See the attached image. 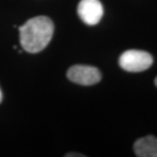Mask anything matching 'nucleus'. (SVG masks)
Wrapping results in <instances>:
<instances>
[{
    "label": "nucleus",
    "mask_w": 157,
    "mask_h": 157,
    "mask_svg": "<svg viewBox=\"0 0 157 157\" xmlns=\"http://www.w3.org/2000/svg\"><path fill=\"white\" fill-rule=\"evenodd\" d=\"M155 86H157V77L155 78Z\"/></svg>",
    "instance_id": "nucleus-8"
},
{
    "label": "nucleus",
    "mask_w": 157,
    "mask_h": 157,
    "mask_svg": "<svg viewBox=\"0 0 157 157\" xmlns=\"http://www.w3.org/2000/svg\"><path fill=\"white\" fill-rule=\"evenodd\" d=\"M67 78L74 83L82 86L97 84L101 79V74L98 68L92 66L75 65L68 69Z\"/></svg>",
    "instance_id": "nucleus-3"
},
{
    "label": "nucleus",
    "mask_w": 157,
    "mask_h": 157,
    "mask_svg": "<svg viewBox=\"0 0 157 157\" xmlns=\"http://www.w3.org/2000/svg\"><path fill=\"white\" fill-rule=\"evenodd\" d=\"M54 32L53 23L48 17L38 16L27 20L19 27V39L23 49L37 53L50 43Z\"/></svg>",
    "instance_id": "nucleus-1"
},
{
    "label": "nucleus",
    "mask_w": 157,
    "mask_h": 157,
    "mask_svg": "<svg viewBox=\"0 0 157 157\" xmlns=\"http://www.w3.org/2000/svg\"><path fill=\"white\" fill-rule=\"evenodd\" d=\"M153 62L154 59L150 53L140 50L126 51L119 59L120 67L131 73L143 72L151 67Z\"/></svg>",
    "instance_id": "nucleus-2"
},
{
    "label": "nucleus",
    "mask_w": 157,
    "mask_h": 157,
    "mask_svg": "<svg viewBox=\"0 0 157 157\" xmlns=\"http://www.w3.org/2000/svg\"><path fill=\"white\" fill-rule=\"evenodd\" d=\"M78 15L88 25H95L101 21L104 10L100 0H81L78 5Z\"/></svg>",
    "instance_id": "nucleus-4"
},
{
    "label": "nucleus",
    "mask_w": 157,
    "mask_h": 157,
    "mask_svg": "<svg viewBox=\"0 0 157 157\" xmlns=\"http://www.w3.org/2000/svg\"><path fill=\"white\" fill-rule=\"evenodd\" d=\"M3 100V94H2V91H1V88H0V103Z\"/></svg>",
    "instance_id": "nucleus-7"
},
{
    "label": "nucleus",
    "mask_w": 157,
    "mask_h": 157,
    "mask_svg": "<svg viewBox=\"0 0 157 157\" xmlns=\"http://www.w3.org/2000/svg\"><path fill=\"white\" fill-rule=\"evenodd\" d=\"M67 156L73 157V156H85V155H79V154H78V155H73V154H71V155H67Z\"/></svg>",
    "instance_id": "nucleus-6"
},
{
    "label": "nucleus",
    "mask_w": 157,
    "mask_h": 157,
    "mask_svg": "<svg viewBox=\"0 0 157 157\" xmlns=\"http://www.w3.org/2000/svg\"><path fill=\"white\" fill-rule=\"evenodd\" d=\"M134 151L138 157H157V138L147 135L138 139L134 144Z\"/></svg>",
    "instance_id": "nucleus-5"
}]
</instances>
